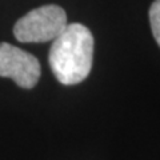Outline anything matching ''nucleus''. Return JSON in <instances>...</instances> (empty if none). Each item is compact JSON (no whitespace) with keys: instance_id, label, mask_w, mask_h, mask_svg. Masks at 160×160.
I'll use <instances>...</instances> for the list:
<instances>
[{"instance_id":"obj_1","label":"nucleus","mask_w":160,"mask_h":160,"mask_svg":"<svg viewBox=\"0 0 160 160\" xmlns=\"http://www.w3.org/2000/svg\"><path fill=\"white\" fill-rule=\"evenodd\" d=\"M93 36L80 23L67 24L64 31L53 40L48 62L55 78L64 86L82 83L92 68Z\"/></svg>"},{"instance_id":"obj_2","label":"nucleus","mask_w":160,"mask_h":160,"mask_svg":"<svg viewBox=\"0 0 160 160\" xmlns=\"http://www.w3.org/2000/svg\"><path fill=\"white\" fill-rule=\"evenodd\" d=\"M67 24L66 11L56 4H47L20 18L13 27V35L22 43H46L56 39Z\"/></svg>"},{"instance_id":"obj_3","label":"nucleus","mask_w":160,"mask_h":160,"mask_svg":"<svg viewBox=\"0 0 160 160\" xmlns=\"http://www.w3.org/2000/svg\"><path fill=\"white\" fill-rule=\"evenodd\" d=\"M42 73L39 60L32 53L9 43H0V76L12 79L22 88H33Z\"/></svg>"},{"instance_id":"obj_4","label":"nucleus","mask_w":160,"mask_h":160,"mask_svg":"<svg viewBox=\"0 0 160 160\" xmlns=\"http://www.w3.org/2000/svg\"><path fill=\"white\" fill-rule=\"evenodd\" d=\"M149 23L155 40L160 47V0H155L149 8Z\"/></svg>"}]
</instances>
